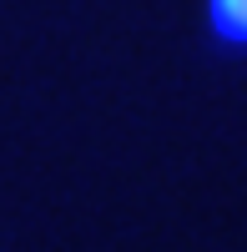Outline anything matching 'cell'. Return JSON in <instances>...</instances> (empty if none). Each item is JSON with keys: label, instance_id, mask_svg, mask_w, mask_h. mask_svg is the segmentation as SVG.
<instances>
[{"label": "cell", "instance_id": "obj_1", "mask_svg": "<svg viewBox=\"0 0 247 252\" xmlns=\"http://www.w3.org/2000/svg\"><path fill=\"white\" fill-rule=\"evenodd\" d=\"M207 20L222 46H247V0H212Z\"/></svg>", "mask_w": 247, "mask_h": 252}]
</instances>
